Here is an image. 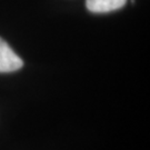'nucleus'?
<instances>
[{
  "mask_svg": "<svg viewBox=\"0 0 150 150\" xmlns=\"http://www.w3.org/2000/svg\"><path fill=\"white\" fill-rule=\"evenodd\" d=\"M126 2L127 0H86V7L93 13H107L122 8Z\"/></svg>",
  "mask_w": 150,
  "mask_h": 150,
  "instance_id": "nucleus-2",
  "label": "nucleus"
},
{
  "mask_svg": "<svg viewBox=\"0 0 150 150\" xmlns=\"http://www.w3.org/2000/svg\"><path fill=\"white\" fill-rule=\"evenodd\" d=\"M23 66V61L10 46L0 38V72L17 71Z\"/></svg>",
  "mask_w": 150,
  "mask_h": 150,
  "instance_id": "nucleus-1",
  "label": "nucleus"
}]
</instances>
